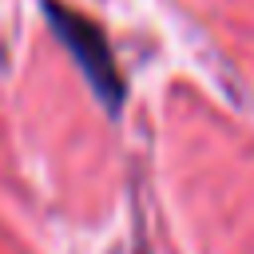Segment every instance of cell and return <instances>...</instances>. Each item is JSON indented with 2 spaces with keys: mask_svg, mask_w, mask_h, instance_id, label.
I'll use <instances>...</instances> for the list:
<instances>
[{
  "mask_svg": "<svg viewBox=\"0 0 254 254\" xmlns=\"http://www.w3.org/2000/svg\"><path fill=\"white\" fill-rule=\"evenodd\" d=\"M44 20H48L52 36L67 48V56L75 60V67L83 71V79L95 91V99L107 107V115H115L123 107L127 83L119 75V64H115V52L107 44V32L91 16L60 4V0H44Z\"/></svg>",
  "mask_w": 254,
  "mask_h": 254,
  "instance_id": "cell-1",
  "label": "cell"
}]
</instances>
